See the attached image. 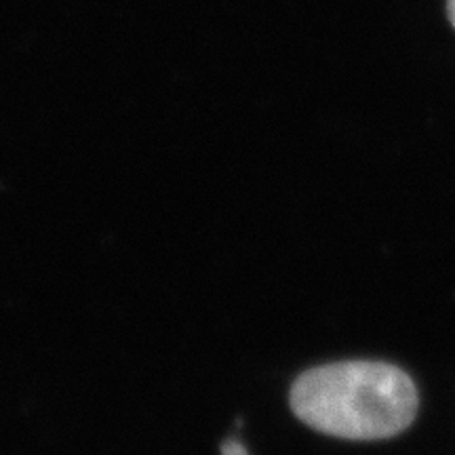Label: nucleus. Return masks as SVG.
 <instances>
[{
	"instance_id": "obj_1",
	"label": "nucleus",
	"mask_w": 455,
	"mask_h": 455,
	"mask_svg": "<svg viewBox=\"0 0 455 455\" xmlns=\"http://www.w3.org/2000/svg\"><path fill=\"white\" fill-rule=\"evenodd\" d=\"M291 409L306 426L338 439H390L413 422L418 390L388 363H333L299 375Z\"/></svg>"
},
{
	"instance_id": "obj_2",
	"label": "nucleus",
	"mask_w": 455,
	"mask_h": 455,
	"mask_svg": "<svg viewBox=\"0 0 455 455\" xmlns=\"http://www.w3.org/2000/svg\"><path fill=\"white\" fill-rule=\"evenodd\" d=\"M221 455H249V451L238 439H228L224 445H221Z\"/></svg>"
},
{
	"instance_id": "obj_3",
	"label": "nucleus",
	"mask_w": 455,
	"mask_h": 455,
	"mask_svg": "<svg viewBox=\"0 0 455 455\" xmlns=\"http://www.w3.org/2000/svg\"><path fill=\"white\" fill-rule=\"evenodd\" d=\"M447 9H449V20L455 26V0H447Z\"/></svg>"
}]
</instances>
